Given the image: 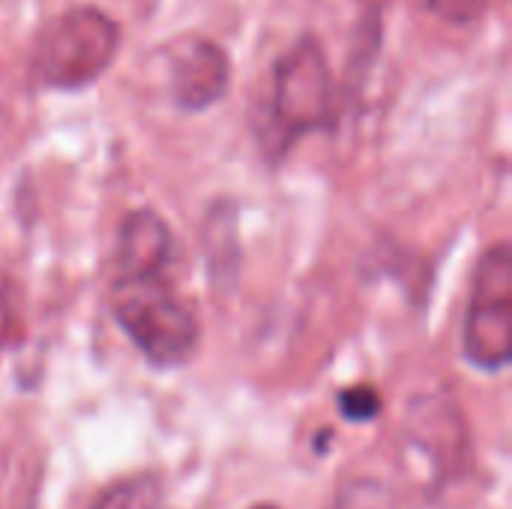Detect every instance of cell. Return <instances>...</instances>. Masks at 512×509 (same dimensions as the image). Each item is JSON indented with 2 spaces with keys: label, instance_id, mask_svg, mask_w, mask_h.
Instances as JSON below:
<instances>
[{
  "label": "cell",
  "instance_id": "cell-4",
  "mask_svg": "<svg viewBox=\"0 0 512 509\" xmlns=\"http://www.w3.org/2000/svg\"><path fill=\"white\" fill-rule=\"evenodd\" d=\"M273 120L282 129V144H291L303 132L330 126L333 75L318 39L306 36L276 60Z\"/></svg>",
  "mask_w": 512,
  "mask_h": 509
},
{
  "label": "cell",
  "instance_id": "cell-11",
  "mask_svg": "<svg viewBox=\"0 0 512 509\" xmlns=\"http://www.w3.org/2000/svg\"><path fill=\"white\" fill-rule=\"evenodd\" d=\"M252 509H279L276 504H258V507H252Z\"/></svg>",
  "mask_w": 512,
  "mask_h": 509
},
{
  "label": "cell",
  "instance_id": "cell-5",
  "mask_svg": "<svg viewBox=\"0 0 512 509\" xmlns=\"http://www.w3.org/2000/svg\"><path fill=\"white\" fill-rule=\"evenodd\" d=\"M228 78H231V63L216 42L204 36L201 39L186 36L171 45L168 84L174 102L183 111H204L213 102H219L222 93L228 90Z\"/></svg>",
  "mask_w": 512,
  "mask_h": 509
},
{
  "label": "cell",
  "instance_id": "cell-8",
  "mask_svg": "<svg viewBox=\"0 0 512 509\" xmlns=\"http://www.w3.org/2000/svg\"><path fill=\"white\" fill-rule=\"evenodd\" d=\"M426 6L453 24H465V21H474L486 9V0H426Z\"/></svg>",
  "mask_w": 512,
  "mask_h": 509
},
{
  "label": "cell",
  "instance_id": "cell-10",
  "mask_svg": "<svg viewBox=\"0 0 512 509\" xmlns=\"http://www.w3.org/2000/svg\"><path fill=\"white\" fill-rule=\"evenodd\" d=\"M9 327H12V318H9V306H6V300L0 297V345L9 339Z\"/></svg>",
  "mask_w": 512,
  "mask_h": 509
},
{
  "label": "cell",
  "instance_id": "cell-3",
  "mask_svg": "<svg viewBox=\"0 0 512 509\" xmlns=\"http://www.w3.org/2000/svg\"><path fill=\"white\" fill-rule=\"evenodd\" d=\"M465 357L471 366L498 372L512 357V255L507 243L492 246L474 273L465 312Z\"/></svg>",
  "mask_w": 512,
  "mask_h": 509
},
{
  "label": "cell",
  "instance_id": "cell-9",
  "mask_svg": "<svg viewBox=\"0 0 512 509\" xmlns=\"http://www.w3.org/2000/svg\"><path fill=\"white\" fill-rule=\"evenodd\" d=\"M339 509H393L390 507V498L378 489V486H357V489H348Z\"/></svg>",
  "mask_w": 512,
  "mask_h": 509
},
{
  "label": "cell",
  "instance_id": "cell-2",
  "mask_svg": "<svg viewBox=\"0 0 512 509\" xmlns=\"http://www.w3.org/2000/svg\"><path fill=\"white\" fill-rule=\"evenodd\" d=\"M117 45L120 30L111 15L96 6H75L39 33L33 72L45 87L78 90L111 66Z\"/></svg>",
  "mask_w": 512,
  "mask_h": 509
},
{
  "label": "cell",
  "instance_id": "cell-6",
  "mask_svg": "<svg viewBox=\"0 0 512 509\" xmlns=\"http://www.w3.org/2000/svg\"><path fill=\"white\" fill-rule=\"evenodd\" d=\"M159 504H162L159 483L153 477H132L102 492L93 509H159Z\"/></svg>",
  "mask_w": 512,
  "mask_h": 509
},
{
  "label": "cell",
  "instance_id": "cell-1",
  "mask_svg": "<svg viewBox=\"0 0 512 509\" xmlns=\"http://www.w3.org/2000/svg\"><path fill=\"white\" fill-rule=\"evenodd\" d=\"M174 237L153 210H135L123 219L117 240V273L108 306L120 330L156 369H174L192 360L201 327L171 279Z\"/></svg>",
  "mask_w": 512,
  "mask_h": 509
},
{
  "label": "cell",
  "instance_id": "cell-7",
  "mask_svg": "<svg viewBox=\"0 0 512 509\" xmlns=\"http://www.w3.org/2000/svg\"><path fill=\"white\" fill-rule=\"evenodd\" d=\"M339 411L351 423H366V420L378 417L381 399H378V393L372 387H354V390H345L339 396Z\"/></svg>",
  "mask_w": 512,
  "mask_h": 509
}]
</instances>
